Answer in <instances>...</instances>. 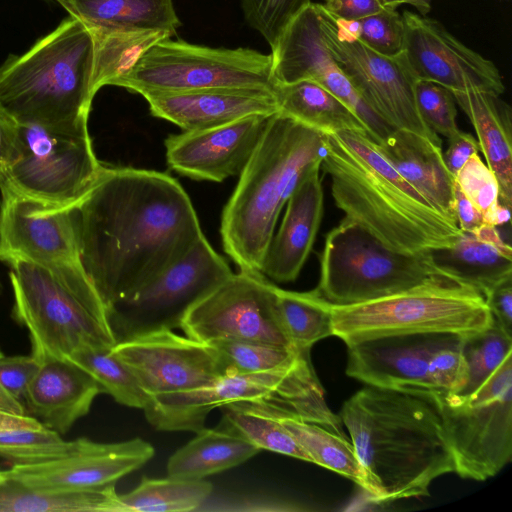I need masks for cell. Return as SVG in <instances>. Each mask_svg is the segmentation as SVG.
<instances>
[{
	"mask_svg": "<svg viewBox=\"0 0 512 512\" xmlns=\"http://www.w3.org/2000/svg\"><path fill=\"white\" fill-rule=\"evenodd\" d=\"M269 117L251 115L210 129L170 135L165 140L167 163L177 173L197 180L222 182L240 174Z\"/></svg>",
	"mask_w": 512,
	"mask_h": 512,
	"instance_id": "obj_21",
	"label": "cell"
},
{
	"mask_svg": "<svg viewBox=\"0 0 512 512\" xmlns=\"http://www.w3.org/2000/svg\"><path fill=\"white\" fill-rule=\"evenodd\" d=\"M0 512H121L115 484L79 490H38L7 479L0 485Z\"/></svg>",
	"mask_w": 512,
	"mask_h": 512,
	"instance_id": "obj_32",
	"label": "cell"
},
{
	"mask_svg": "<svg viewBox=\"0 0 512 512\" xmlns=\"http://www.w3.org/2000/svg\"><path fill=\"white\" fill-rule=\"evenodd\" d=\"M0 408L19 414H24L23 404L11 399L2 390H0Z\"/></svg>",
	"mask_w": 512,
	"mask_h": 512,
	"instance_id": "obj_54",
	"label": "cell"
},
{
	"mask_svg": "<svg viewBox=\"0 0 512 512\" xmlns=\"http://www.w3.org/2000/svg\"><path fill=\"white\" fill-rule=\"evenodd\" d=\"M333 336L346 344L394 334L480 332L493 323L484 296L440 276L406 291L354 304H330Z\"/></svg>",
	"mask_w": 512,
	"mask_h": 512,
	"instance_id": "obj_8",
	"label": "cell"
},
{
	"mask_svg": "<svg viewBox=\"0 0 512 512\" xmlns=\"http://www.w3.org/2000/svg\"><path fill=\"white\" fill-rule=\"evenodd\" d=\"M99 393L87 371L69 359L53 358L40 363L23 400L33 417L63 435L90 411Z\"/></svg>",
	"mask_w": 512,
	"mask_h": 512,
	"instance_id": "obj_25",
	"label": "cell"
},
{
	"mask_svg": "<svg viewBox=\"0 0 512 512\" xmlns=\"http://www.w3.org/2000/svg\"><path fill=\"white\" fill-rule=\"evenodd\" d=\"M20 155L0 171V188L47 203L75 206L92 188L104 165L89 133L74 135L18 125Z\"/></svg>",
	"mask_w": 512,
	"mask_h": 512,
	"instance_id": "obj_13",
	"label": "cell"
},
{
	"mask_svg": "<svg viewBox=\"0 0 512 512\" xmlns=\"http://www.w3.org/2000/svg\"><path fill=\"white\" fill-rule=\"evenodd\" d=\"M276 302L284 331L295 348L310 350L317 341L333 336L330 303L317 289L295 292L277 286Z\"/></svg>",
	"mask_w": 512,
	"mask_h": 512,
	"instance_id": "obj_36",
	"label": "cell"
},
{
	"mask_svg": "<svg viewBox=\"0 0 512 512\" xmlns=\"http://www.w3.org/2000/svg\"><path fill=\"white\" fill-rule=\"evenodd\" d=\"M459 334L444 333L430 352L428 380L431 392L457 394L467 382V365Z\"/></svg>",
	"mask_w": 512,
	"mask_h": 512,
	"instance_id": "obj_43",
	"label": "cell"
},
{
	"mask_svg": "<svg viewBox=\"0 0 512 512\" xmlns=\"http://www.w3.org/2000/svg\"><path fill=\"white\" fill-rule=\"evenodd\" d=\"M323 6L332 16L342 20H359L384 8L379 0H325Z\"/></svg>",
	"mask_w": 512,
	"mask_h": 512,
	"instance_id": "obj_50",
	"label": "cell"
},
{
	"mask_svg": "<svg viewBox=\"0 0 512 512\" xmlns=\"http://www.w3.org/2000/svg\"><path fill=\"white\" fill-rule=\"evenodd\" d=\"M6 480L5 471H0V485Z\"/></svg>",
	"mask_w": 512,
	"mask_h": 512,
	"instance_id": "obj_57",
	"label": "cell"
},
{
	"mask_svg": "<svg viewBox=\"0 0 512 512\" xmlns=\"http://www.w3.org/2000/svg\"><path fill=\"white\" fill-rule=\"evenodd\" d=\"M311 0H241L244 18L271 46Z\"/></svg>",
	"mask_w": 512,
	"mask_h": 512,
	"instance_id": "obj_45",
	"label": "cell"
},
{
	"mask_svg": "<svg viewBox=\"0 0 512 512\" xmlns=\"http://www.w3.org/2000/svg\"><path fill=\"white\" fill-rule=\"evenodd\" d=\"M271 54L248 48H211L163 39L152 45L114 86L144 95L217 88L274 92Z\"/></svg>",
	"mask_w": 512,
	"mask_h": 512,
	"instance_id": "obj_10",
	"label": "cell"
},
{
	"mask_svg": "<svg viewBox=\"0 0 512 512\" xmlns=\"http://www.w3.org/2000/svg\"><path fill=\"white\" fill-rule=\"evenodd\" d=\"M39 367V361L32 355L6 356L0 350V390L21 402Z\"/></svg>",
	"mask_w": 512,
	"mask_h": 512,
	"instance_id": "obj_47",
	"label": "cell"
},
{
	"mask_svg": "<svg viewBox=\"0 0 512 512\" xmlns=\"http://www.w3.org/2000/svg\"><path fill=\"white\" fill-rule=\"evenodd\" d=\"M274 96L279 112L323 134L341 130H366L362 121L345 103L315 82H276Z\"/></svg>",
	"mask_w": 512,
	"mask_h": 512,
	"instance_id": "obj_31",
	"label": "cell"
},
{
	"mask_svg": "<svg viewBox=\"0 0 512 512\" xmlns=\"http://www.w3.org/2000/svg\"><path fill=\"white\" fill-rule=\"evenodd\" d=\"M357 40L374 52L396 58L404 49V23L396 9L383 8L380 12L359 19Z\"/></svg>",
	"mask_w": 512,
	"mask_h": 512,
	"instance_id": "obj_46",
	"label": "cell"
},
{
	"mask_svg": "<svg viewBox=\"0 0 512 512\" xmlns=\"http://www.w3.org/2000/svg\"><path fill=\"white\" fill-rule=\"evenodd\" d=\"M0 261L81 263L75 206L47 203L0 188Z\"/></svg>",
	"mask_w": 512,
	"mask_h": 512,
	"instance_id": "obj_17",
	"label": "cell"
},
{
	"mask_svg": "<svg viewBox=\"0 0 512 512\" xmlns=\"http://www.w3.org/2000/svg\"><path fill=\"white\" fill-rule=\"evenodd\" d=\"M440 276L428 251L405 254L390 250L344 217L326 235L316 289L332 305H354L406 291Z\"/></svg>",
	"mask_w": 512,
	"mask_h": 512,
	"instance_id": "obj_9",
	"label": "cell"
},
{
	"mask_svg": "<svg viewBox=\"0 0 512 512\" xmlns=\"http://www.w3.org/2000/svg\"><path fill=\"white\" fill-rule=\"evenodd\" d=\"M142 96L153 116L184 131L210 129L247 116H271L279 111L274 92L263 89L217 88Z\"/></svg>",
	"mask_w": 512,
	"mask_h": 512,
	"instance_id": "obj_23",
	"label": "cell"
},
{
	"mask_svg": "<svg viewBox=\"0 0 512 512\" xmlns=\"http://www.w3.org/2000/svg\"><path fill=\"white\" fill-rule=\"evenodd\" d=\"M255 402L285 427L306 451L312 463L349 478L361 488L364 487V472L352 443L318 424L297 418L280 406Z\"/></svg>",
	"mask_w": 512,
	"mask_h": 512,
	"instance_id": "obj_33",
	"label": "cell"
},
{
	"mask_svg": "<svg viewBox=\"0 0 512 512\" xmlns=\"http://www.w3.org/2000/svg\"><path fill=\"white\" fill-rule=\"evenodd\" d=\"M432 0H401L402 4H410L417 9L420 15L427 16L431 11Z\"/></svg>",
	"mask_w": 512,
	"mask_h": 512,
	"instance_id": "obj_55",
	"label": "cell"
},
{
	"mask_svg": "<svg viewBox=\"0 0 512 512\" xmlns=\"http://www.w3.org/2000/svg\"><path fill=\"white\" fill-rule=\"evenodd\" d=\"M80 438L65 441L59 433L43 426L0 434V457L12 465H28L59 459L77 450Z\"/></svg>",
	"mask_w": 512,
	"mask_h": 512,
	"instance_id": "obj_40",
	"label": "cell"
},
{
	"mask_svg": "<svg viewBox=\"0 0 512 512\" xmlns=\"http://www.w3.org/2000/svg\"><path fill=\"white\" fill-rule=\"evenodd\" d=\"M484 298L493 321L512 336V278L494 287Z\"/></svg>",
	"mask_w": 512,
	"mask_h": 512,
	"instance_id": "obj_48",
	"label": "cell"
},
{
	"mask_svg": "<svg viewBox=\"0 0 512 512\" xmlns=\"http://www.w3.org/2000/svg\"><path fill=\"white\" fill-rule=\"evenodd\" d=\"M325 152L323 133L279 111L268 118L222 213L223 248L240 270L260 272L284 204Z\"/></svg>",
	"mask_w": 512,
	"mask_h": 512,
	"instance_id": "obj_4",
	"label": "cell"
},
{
	"mask_svg": "<svg viewBox=\"0 0 512 512\" xmlns=\"http://www.w3.org/2000/svg\"><path fill=\"white\" fill-rule=\"evenodd\" d=\"M325 135L320 168L335 205L390 250L415 254L451 247L461 229L388 162L366 130Z\"/></svg>",
	"mask_w": 512,
	"mask_h": 512,
	"instance_id": "obj_3",
	"label": "cell"
},
{
	"mask_svg": "<svg viewBox=\"0 0 512 512\" xmlns=\"http://www.w3.org/2000/svg\"><path fill=\"white\" fill-rule=\"evenodd\" d=\"M111 351L131 369L150 397L199 388L225 373L214 345L172 330L118 342Z\"/></svg>",
	"mask_w": 512,
	"mask_h": 512,
	"instance_id": "obj_18",
	"label": "cell"
},
{
	"mask_svg": "<svg viewBox=\"0 0 512 512\" xmlns=\"http://www.w3.org/2000/svg\"><path fill=\"white\" fill-rule=\"evenodd\" d=\"M453 197L455 218L462 231H472L484 224L482 213L469 201L455 182Z\"/></svg>",
	"mask_w": 512,
	"mask_h": 512,
	"instance_id": "obj_52",
	"label": "cell"
},
{
	"mask_svg": "<svg viewBox=\"0 0 512 512\" xmlns=\"http://www.w3.org/2000/svg\"><path fill=\"white\" fill-rule=\"evenodd\" d=\"M317 6L324 41L366 105L394 129L413 132L441 144L439 135L420 116L414 92L417 79L403 53L390 58L374 52L340 31L323 4L317 3Z\"/></svg>",
	"mask_w": 512,
	"mask_h": 512,
	"instance_id": "obj_14",
	"label": "cell"
},
{
	"mask_svg": "<svg viewBox=\"0 0 512 512\" xmlns=\"http://www.w3.org/2000/svg\"><path fill=\"white\" fill-rule=\"evenodd\" d=\"M89 29V28H88ZM94 40L92 92L115 85L155 43L172 36L160 30L89 29Z\"/></svg>",
	"mask_w": 512,
	"mask_h": 512,
	"instance_id": "obj_34",
	"label": "cell"
},
{
	"mask_svg": "<svg viewBox=\"0 0 512 512\" xmlns=\"http://www.w3.org/2000/svg\"><path fill=\"white\" fill-rule=\"evenodd\" d=\"M376 144L382 155L403 178L433 206L456 221L454 177L444 163L441 144L400 129H394Z\"/></svg>",
	"mask_w": 512,
	"mask_h": 512,
	"instance_id": "obj_27",
	"label": "cell"
},
{
	"mask_svg": "<svg viewBox=\"0 0 512 512\" xmlns=\"http://www.w3.org/2000/svg\"><path fill=\"white\" fill-rule=\"evenodd\" d=\"M44 425L35 417L0 408V434L18 429L41 428Z\"/></svg>",
	"mask_w": 512,
	"mask_h": 512,
	"instance_id": "obj_53",
	"label": "cell"
},
{
	"mask_svg": "<svg viewBox=\"0 0 512 512\" xmlns=\"http://www.w3.org/2000/svg\"><path fill=\"white\" fill-rule=\"evenodd\" d=\"M339 417L372 501L427 496L433 480L455 473L433 393L367 385L343 403Z\"/></svg>",
	"mask_w": 512,
	"mask_h": 512,
	"instance_id": "obj_2",
	"label": "cell"
},
{
	"mask_svg": "<svg viewBox=\"0 0 512 512\" xmlns=\"http://www.w3.org/2000/svg\"><path fill=\"white\" fill-rule=\"evenodd\" d=\"M438 272L485 296L512 278V250L496 226L482 224L460 232L451 247L428 251Z\"/></svg>",
	"mask_w": 512,
	"mask_h": 512,
	"instance_id": "obj_26",
	"label": "cell"
},
{
	"mask_svg": "<svg viewBox=\"0 0 512 512\" xmlns=\"http://www.w3.org/2000/svg\"><path fill=\"white\" fill-rule=\"evenodd\" d=\"M418 111L435 133L447 139L457 133V109L453 93L432 81L417 79L414 85Z\"/></svg>",
	"mask_w": 512,
	"mask_h": 512,
	"instance_id": "obj_44",
	"label": "cell"
},
{
	"mask_svg": "<svg viewBox=\"0 0 512 512\" xmlns=\"http://www.w3.org/2000/svg\"><path fill=\"white\" fill-rule=\"evenodd\" d=\"M69 359L87 371L119 404L144 409L150 400L148 393L131 369L111 349L84 348L69 355Z\"/></svg>",
	"mask_w": 512,
	"mask_h": 512,
	"instance_id": "obj_38",
	"label": "cell"
},
{
	"mask_svg": "<svg viewBox=\"0 0 512 512\" xmlns=\"http://www.w3.org/2000/svg\"><path fill=\"white\" fill-rule=\"evenodd\" d=\"M271 50L275 82L319 84L358 116L376 143L394 130L366 105L336 64L324 41L317 3L311 2L288 23Z\"/></svg>",
	"mask_w": 512,
	"mask_h": 512,
	"instance_id": "obj_16",
	"label": "cell"
},
{
	"mask_svg": "<svg viewBox=\"0 0 512 512\" xmlns=\"http://www.w3.org/2000/svg\"><path fill=\"white\" fill-rule=\"evenodd\" d=\"M231 275L229 265L203 235L182 259L108 308L116 343L180 328L187 312Z\"/></svg>",
	"mask_w": 512,
	"mask_h": 512,
	"instance_id": "obj_12",
	"label": "cell"
},
{
	"mask_svg": "<svg viewBox=\"0 0 512 512\" xmlns=\"http://www.w3.org/2000/svg\"><path fill=\"white\" fill-rule=\"evenodd\" d=\"M461 348L467 365V382L459 393L451 395L467 398L512 354V336L493 321L480 332L463 335Z\"/></svg>",
	"mask_w": 512,
	"mask_h": 512,
	"instance_id": "obj_39",
	"label": "cell"
},
{
	"mask_svg": "<svg viewBox=\"0 0 512 512\" xmlns=\"http://www.w3.org/2000/svg\"><path fill=\"white\" fill-rule=\"evenodd\" d=\"M448 140V148L443 153V159L448 171L455 177L468 158L477 154L480 148L477 139L472 134L461 130Z\"/></svg>",
	"mask_w": 512,
	"mask_h": 512,
	"instance_id": "obj_49",
	"label": "cell"
},
{
	"mask_svg": "<svg viewBox=\"0 0 512 512\" xmlns=\"http://www.w3.org/2000/svg\"><path fill=\"white\" fill-rule=\"evenodd\" d=\"M454 182L482 213L484 223L499 226L510 220V208L502 204L496 176L477 154L468 158Z\"/></svg>",
	"mask_w": 512,
	"mask_h": 512,
	"instance_id": "obj_42",
	"label": "cell"
},
{
	"mask_svg": "<svg viewBox=\"0 0 512 512\" xmlns=\"http://www.w3.org/2000/svg\"><path fill=\"white\" fill-rule=\"evenodd\" d=\"M13 318L25 326L39 363L66 359L84 348L111 349L116 340L107 307L81 263L13 260Z\"/></svg>",
	"mask_w": 512,
	"mask_h": 512,
	"instance_id": "obj_6",
	"label": "cell"
},
{
	"mask_svg": "<svg viewBox=\"0 0 512 512\" xmlns=\"http://www.w3.org/2000/svg\"><path fill=\"white\" fill-rule=\"evenodd\" d=\"M442 334L382 335L348 343L346 374L374 387L432 393L428 359Z\"/></svg>",
	"mask_w": 512,
	"mask_h": 512,
	"instance_id": "obj_22",
	"label": "cell"
},
{
	"mask_svg": "<svg viewBox=\"0 0 512 512\" xmlns=\"http://www.w3.org/2000/svg\"><path fill=\"white\" fill-rule=\"evenodd\" d=\"M236 401H261L280 406L303 421L318 424L345 438L340 417L325 401L310 353L281 369L227 372L199 388L151 396L143 411L149 424L159 431L197 432L205 427L213 409Z\"/></svg>",
	"mask_w": 512,
	"mask_h": 512,
	"instance_id": "obj_7",
	"label": "cell"
},
{
	"mask_svg": "<svg viewBox=\"0 0 512 512\" xmlns=\"http://www.w3.org/2000/svg\"><path fill=\"white\" fill-rule=\"evenodd\" d=\"M2 293H3V284H2V281L0 279V296H1Z\"/></svg>",
	"mask_w": 512,
	"mask_h": 512,
	"instance_id": "obj_58",
	"label": "cell"
},
{
	"mask_svg": "<svg viewBox=\"0 0 512 512\" xmlns=\"http://www.w3.org/2000/svg\"><path fill=\"white\" fill-rule=\"evenodd\" d=\"M204 479L143 477L132 491L119 494L121 512H183L196 510L212 492Z\"/></svg>",
	"mask_w": 512,
	"mask_h": 512,
	"instance_id": "obj_35",
	"label": "cell"
},
{
	"mask_svg": "<svg viewBox=\"0 0 512 512\" xmlns=\"http://www.w3.org/2000/svg\"><path fill=\"white\" fill-rule=\"evenodd\" d=\"M276 287L260 272L232 273L187 312L180 328L208 344L245 341L295 348L279 317Z\"/></svg>",
	"mask_w": 512,
	"mask_h": 512,
	"instance_id": "obj_15",
	"label": "cell"
},
{
	"mask_svg": "<svg viewBox=\"0 0 512 512\" xmlns=\"http://www.w3.org/2000/svg\"><path fill=\"white\" fill-rule=\"evenodd\" d=\"M20 155L18 125L0 111V171Z\"/></svg>",
	"mask_w": 512,
	"mask_h": 512,
	"instance_id": "obj_51",
	"label": "cell"
},
{
	"mask_svg": "<svg viewBox=\"0 0 512 512\" xmlns=\"http://www.w3.org/2000/svg\"><path fill=\"white\" fill-rule=\"evenodd\" d=\"M260 449L231 428H202L196 436L168 459L167 475L184 479H204L238 466Z\"/></svg>",
	"mask_w": 512,
	"mask_h": 512,
	"instance_id": "obj_30",
	"label": "cell"
},
{
	"mask_svg": "<svg viewBox=\"0 0 512 512\" xmlns=\"http://www.w3.org/2000/svg\"><path fill=\"white\" fill-rule=\"evenodd\" d=\"M219 353L225 373H253L288 367L310 350L282 345L230 341L212 344Z\"/></svg>",
	"mask_w": 512,
	"mask_h": 512,
	"instance_id": "obj_41",
	"label": "cell"
},
{
	"mask_svg": "<svg viewBox=\"0 0 512 512\" xmlns=\"http://www.w3.org/2000/svg\"><path fill=\"white\" fill-rule=\"evenodd\" d=\"M75 208L81 264L107 311L204 235L182 186L158 171L104 166Z\"/></svg>",
	"mask_w": 512,
	"mask_h": 512,
	"instance_id": "obj_1",
	"label": "cell"
},
{
	"mask_svg": "<svg viewBox=\"0 0 512 512\" xmlns=\"http://www.w3.org/2000/svg\"><path fill=\"white\" fill-rule=\"evenodd\" d=\"M223 426L239 433L260 450H268L307 462L311 458L294 437L255 401H236L221 407Z\"/></svg>",
	"mask_w": 512,
	"mask_h": 512,
	"instance_id": "obj_37",
	"label": "cell"
},
{
	"mask_svg": "<svg viewBox=\"0 0 512 512\" xmlns=\"http://www.w3.org/2000/svg\"><path fill=\"white\" fill-rule=\"evenodd\" d=\"M320 165L312 167L293 190L266 250L260 273L273 281H294L313 248L324 211Z\"/></svg>",
	"mask_w": 512,
	"mask_h": 512,
	"instance_id": "obj_24",
	"label": "cell"
},
{
	"mask_svg": "<svg viewBox=\"0 0 512 512\" xmlns=\"http://www.w3.org/2000/svg\"><path fill=\"white\" fill-rule=\"evenodd\" d=\"M473 125L487 166L497 178L502 204L512 205V112L501 95L470 89L452 92Z\"/></svg>",
	"mask_w": 512,
	"mask_h": 512,
	"instance_id": "obj_28",
	"label": "cell"
},
{
	"mask_svg": "<svg viewBox=\"0 0 512 512\" xmlns=\"http://www.w3.org/2000/svg\"><path fill=\"white\" fill-rule=\"evenodd\" d=\"M379 2L384 8L388 9H396L402 4L401 0H379Z\"/></svg>",
	"mask_w": 512,
	"mask_h": 512,
	"instance_id": "obj_56",
	"label": "cell"
},
{
	"mask_svg": "<svg viewBox=\"0 0 512 512\" xmlns=\"http://www.w3.org/2000/svg\"><path fill=\"white\" fill-rule=\"evenodd\" d=\"M93 60L90 30L69 15L0 66V111L17 125L88 134Z\"/></svg>",
	"mask_w": 512,
	"mask_h": 512,
	"instance_id": "obj_5",
	"label": "cell"
},
{
	"mask_svg": "<svg viewBox=\"0 0 512 512\" xmlns=\"http://www.w3.org/2000/svg\"><path fill=\"white\" fill-rule=\"evenodd\" d=\"M154 447L141 438L99 443L80 438L68 456L28 465H12L6 478L38 490H79L115 484L153 456Z\"/></svg>",
	"mask_w": 512,
	"mask_h": 512,
	"instance_id": "obj_20",
	"label": "cell"
},
{
	"mask_svg": "<svg viewBox=\"0 0 512 512\" xmlns=\"http://www.w3.org/2000/svg\"><path fill=\"white\" fill-rule=\"evenodd\" d=\"M402 18L403 56L416 79L435 82L451 92L504 93L497 66L460 42L439 21L407 10Z\"/></svg>",
	"mask_w": 512,
	"mask_h": 512,
	"instance_id": "obj_19",
	"label": "cell"
},
{
	"mask_svg": "<svg viewBox=\"0 0 512 512\" xmlns=\"http://www.w3.org/2000/svg\"><path fill=\"white\" fill-rule=\"evenodd\" d=\"M89 29L160 30L181 26L173 0H56Z\"/></svg>",
	"mask_w": 512,
	"mask_h": 512,
	"instance_id": "obj_29",
	"label": "cell"
},
{
	"mask_svg": "<svg viewBox=\"0 0 512 512\" xmlns=\"http://www.w3.org/2000/svg\"><path fill=\"white\" fill-rule=\"evenodd\" d=\"M462 478L484 481L512 459V354L470 397L433 394Z\"/></svg>",
	"mask_w": 512,
	"mask_h": 512,
	"instance_id": "obj_11",
	"label": "cell"
},
{
	"mask_svg": "<svg viewBox=\"0 0 512 512\" xmlns=\"http://www.w3.org/2000/svg\"><path fill=\"white\" fill-rule=\"evenodd\" d=\"M54 1H56V0H54Z\"/></svg>",
	"mask_w": 512,
	"mask_h": 512,
	"instance_id": "obj_59",
	"label": "cell"
}]
</instances>
